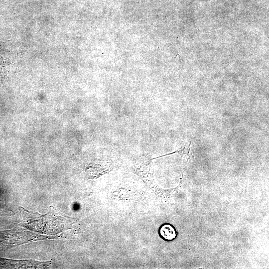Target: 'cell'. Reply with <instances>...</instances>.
Returning a JSON list of instances; mask_svg holds the SVG:
<instances>
[{
	"label": "cell",
	"instance_id": "cell-3",
	"mask_svg": "<svg viewBox=\"0 0 269 269\" xmlns=\"http://www.w3.org/2000/svg\"><path fill=\"white\" fill-rule=\"evenodd\" d=\"M161 236L166 240H171L176 237V232L174 228L170 225L166 224L160 229Z\"/></svg>",
	"mask_w": 269,
	"mask_h": 269
},
{
	"label": "cell",
	"instance_id": "cell-2",
	"mask_svg": "<svg viewBox=\"0 0 269 269\" xmlns=\"http://www.w3.org/2000/svg\"><path fill=\"white\" fill-rule=\"evenodd\" d=\"M10 65L9 52L4 43L0 41V75L2 79L7 76Z\"/></svg>",
	"mask_w": 269,
	"mask_h": 269
},
{
	"label": "cell",
	"instance_id": "cell-1",
	"mask_svg": "<svg viewBox=\"0 0 269 269\" xmlns=\"http://www.w3.org/2000/svg\"><path fill=\"white\" fill-rule=\"evenodd\" d=\"M51 261L41 262L34 260H14L0 258V267L18 269H43L49 267Z\"/></svg>",
	"mask_w": 269,
	"mask_h": 269
}]
</instances>
